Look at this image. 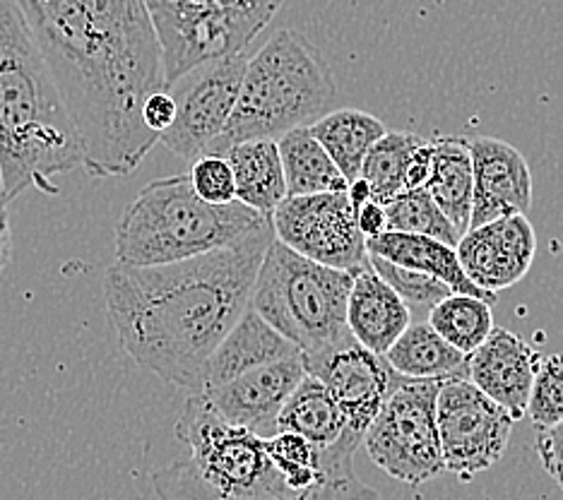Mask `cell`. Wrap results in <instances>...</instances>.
Wrapping results in <instances>:
<instances>
[{"instance_id":"obj_1","label":"cell","mask_w":563,"mask_h":500,"mask_svg":"<svg viewBox=\"0 0 563 500\" xmlns=\"http://www.w3.org/2000/svg\"><path fill=\"white\" fill-rule=\"evenodd\" d=\"M78 127L82 166L128 176L159 143L143 123L147 97L169 89L145 0H18Z\"/></svg>"},{"instance_id":"obj_2","label":"cell","mask_w":563,"mask_h":500,"mask_svg":"<svg viewBox=\"0 0 563 500\" xmlns=\"http://www.w3.org/2000/svg\"><path fill=\"white\" fill-rule=\"evenodd\" d=\"M275 238L265 226L232 248L169 265L107 269L104 297L123 352L164 382L196 392L210 354L251 303Z\"/></svg>"},{"instance_id":"obj_3","label":"cell","mask_w":563,"mask_h":500,"mask_svg":"<svg viewBox=\"0 0 563 500\" xmlns=\"http://www.w3.org/2000/svg\"><path fill=\"white\" fill-rule=\"evenodd\" d=\"M82 166V145L18 0H0V176L5 200Z\"/></svg>"},{"instance_id":"obj_4","label":"cell","mask_w":563,"mask_h":500,"mask_svg":"<svg viewBox=\"0 0 563 500\" xmlns=\"http://www.w3.org/2000/svg\"><path fill=\"white\" fill-rule=\"evenodd\" d=\"M273 226L239 200L205 202L188 174L157 178L137 192L117 224V263L152 267L232 248Z\"/></svg>"},{"instance_id":"obj_5","label":"cell","mask_w":563,"mask_h":500,"mask_svg":"<svg viewBox=\"0 0 563 500\" xmlns=\"http://www.w3.org/2000/svg\"><path fill=\"white\" fill-rule=\"evenodd\" d=\"M335 80L309 38L279 30L246 63L236 107L208 154L224 157L243 140H279L294 127H309L335 104Z\"/></svg>"},{"instance_id":"obj_6","label":"cell","mask_w":563,"mask_h":500,"mask_svg":"<svg viewBox=\"0 0 563 500\" xmlns=\"http://www.w3.org/2000/svg\"><path fill=\"white\" fill-rule=\"evenodd\" d=\"M176 438L190 457L152 477L162 500H291L265 438L224 421L200 392L188 395Z\"/></svg>"},{"instance_id":"obj_7","label":"cell","mask_w":563,"mask_h":500,"mask_svg":"<svg viewBox=\"0 0 563 500\" xmlns=\"http://www.w3.org/2000/svg\"><path fill=\"white\" fill-rule=\"evenodd\" d=\"M352 281L354 275L318 265L273 238L249 305L301 356H311L352 337L347 327Z\"/></svg>"},{"instance_id":"obj_8","label":"cell","mask_w":563,"mask_h":500,"mask_svg":"<svg viewBox=\"0 0 563 500\" xmlns=\"http://www.w3.org/2000/svg\"><path fill=\"white\" fill-rule=\"evenodd\" d=\"M162 46L166 85L205 63L246 51L282 0H145Z\"/></svg>"},{"instance_id":"obj_9","label":"cell","mask_w":563,"mask_h":500,"mask_svg":"<svg viewBox=\"0 0 563 500\" xmlns=\"http://www.w3.org/2000/svg\"><path fill=\"white\" fill-rule=\"evenodd\" d=\"M443 382L405 378L368 426L366 453L388 477L419 486L445 471L437 426V397Z\"/></svg>"},{"instance_id":"obj_10","label":"cell","mask_w":563,"mask_h":500,"mask_svg":"<svg viewBox=\"0 0 563 500\" xmlns=\"http://www.w3.org/2000/svg\"><path fill=\"white\" fill-rule=\"evenodd\" d=\"M249 58V51H239L205 63L169 85L176 119L159 135L166 149L190 164L208 154L232 119Z\"/></svg>"},{"instance_id":"obj_11","label":"cell","mask_w":563,"mask_h":500,"mask_svg":"<svg viewBox=\"0 0 563 500\" xmlns=\"http://www.w3.org/2000/svg\"><path fill=\"white\" fill-rule=\"evenodd\" d=\"M516 419L470 380H445L437 397L443 469L470 481L504 457Z\"/></svg>"},{"instance_id":"obj_12","label":"cell","mask_w":563,"mask_h":500,"mask_svg":"<svg viewBox=\"0 0 563 500\" xmlns=\"http://www.w3.org/2000/svg\"><path fill=\"white\" fill-rule=\"evenodd\" d=\"M273 229L277 241L318 265L350 275L368 265L366 238L347 190L285 198L273 212Z\"/></svg>"},{"instance_id":"obj_13","label":"cell","mask_w":563,"mask_h":500,"mask_svg":"<svg viewBox=\"0 0 563 500\" xmlns=\"http://www.w3.org/2000/svg\"><path fill=\"white\" fill-rule=\"evenodd\" d=\"M306 376H313L340 407L347 429L366 435L390 392L405 380L383 356L368 352L354 337L342 340L325 352L301 356Z\"/></svg>"},{"instance_id":"obj_14","label":"cell","mask_w":563,"mask_h":500,"mask_svg":"<svg viewBox=\"0 0 563 500\" xmlns=\"http://www.w3.org/2000/svg\"><path fill=\"white\" fill-rule=\"evenodd\" d=\"M455 253L472 285L498 293L528 277L537 253V234L528 214H510L470 229L460 236Z\"/></svg>"},{"instance_id":"obj_15","label":"cell","mask_w":563,"mask_h":500,"mask_svg":"<svg viewBox=\"0 0 563 500\" xmlns=\"http://www.w3.org/2000/svg\"><path fill=\"white\" fill-rule=\"evenodd\" d=\"M306 370L301 354H294L282 362L253 368L220 388L200 392L210 407L224 421L246 429L261 438H271L277 433V419L289 395L297 390Z\"/></svg>"},{"instance_id":"obj_16","label":"cell","mask_w":563,"mask_h":500,"mask_svg":"<svg viewBox=\"0 0 563 500\" xmlns=\"http://www.w3.org/2000/svg\"><path fill=\"white\" fill-rule=\"evenodd\" d=\"M470 152L475 174L470 229L510 214H528L532 208V174L522 152L498 137L472 140Z\"/></svg>"},{"instance_id":"obj_17","label":"cell","mask_w":563,"mask_h":500,"mask_svg":"<svg viewBox=\"0 0 563 500\" xmlns=\"http://www.w3.org/2000/svg\"><path fill=\"white\" fill-rule=\"evenodd\" d=\"M540 362L542 356L516 332L494 327L482 346L470 354L467 380L518 421L528 412L532 380Z\"/></svg>"},{"instance_id":"obj_18","label":"cell","mask_w":563,"mask_h":500,"mask_svg":"<svg viewBox=\"0 0 563 500\" xmlns=\"http://www.w3.org/2000/svg\"><path fill=\"white\" fill-rule=\"evenodd\" d=\"M299 354L297 346L285 340L279 332L249 305L236 325L227 332L205 364L196 392H205L234 380L253 368L282 362Z\"/></svg>"},{"instance_id":"obj_19","label":"cell","mask_w":563,"mask_h":500,"mask_svg":"<svg viewBox=\"0 0 563 500\" xmlns=\"http://www.w3.org/2000/svg\"><path fill=\"white\" fill-rule=\"evenodd\" d=\"M347 327L356 342L378 356L386 354L409 327V303L371 263L354 273L347 301Z\"/></svg>"},{"instance_id":"obj_20","label":"cell","mask_w":563,"mask_h":500,"mask_svg":"<svg viewBox=\"0 0 563 500\" xmlns=\"http://www.w3.org/2000/svg\"><path fill=\"white\" fill-rule=\"evenodd\" d=\"M366 251L368 255H376V258L398 267L439 279L453 293H467V297H477L492 305L498 299V293L482 291L472 285L463 273L455 248L443 241L419 234H400V231H383L374 238H366Z\"/></svg>"},{"instance_id":"obj_21","label":"cell","mask_w":563,"mask_h":500,"mask_svg":"<svg viewBox=\"0 0 563 500\" xmlns=\"http://www.w3.org/2000/svg\"><path fill=\"white\" fill-rule=\"evenodd\" d=\"M224 159L232 166L236 200L273 220V212L287 198L277 140H243L224 152Z\"/></svg>"},{"instance_id":"obj_22","label":"cell","mask_w":563,"mask_h":500,"mask_svg":"<svg viewBox=\"0 0 563 500\" xmlns=\"http://www.w3.org/2000/svg\"><path fill=\"white\" fill-rule=\"evenodd\" d=\"M383 358L409 380H467L470 356L448 344L429 323L409 325Z\"/></svg>"},{"instance_id":"obj_23","label":"cell","mask_w":563,"mask_h":500,"mask_svg":"<svg viewBox=\"0 0 563 500\" xmlns=\"http://www.w3.org/2000/svg\"><path fill=\"white\" fill-rule=\"evenodd\" d=\"M424 190L439 204V210L455 226L457 234H467L475 174H472V152L465 137L433 140V164Z\"/></svg>"},{"instance_id":"obj_24","label":"cell","mask_w":563,"mask_h":500,"mask_svg":"<svg viewBox=\"0 0 563 500\" xmlns=\"http://www.w3.org/2000/svg\"><path fill=\"white\" fill-rule=\"evenodd\" d=\"M309 131L335 162L347 186L360 178L368 149L388 133L376 115L360 109H332L309 125Z\"/></svg>"},{"instance_id":"obj_25","label":"cell","mask_w":563,"mask_h":500,"mask_svg":"<svg viewBox=\"0 0 563 500\" xmlns=\"http://www.w3.org/2000/svg\"><path fill=\"white\" fill-rule=\"evenodd\" d=\"M282 171H285L287 198L318 196V192H342L347 181L328 157L309 127H294L277 140Z\"/></svg>"},{"instance_id":"obj_26","label":"cell","mask_w":563,"mask_h":500,"mask_svg":"<svg viewBox=\"0 0 563 500\" xmlns=\"http://www.w3.org/2000/svg\"><path fill=\"white\" fill-rule=\"evenodd\" d=\"M277 431L297 433L316 445L318 451H328L350 429L344 423L340 407L323 388V382H318L313 376H303L297 390L289 395V400L282 407Z\"/></svg>"},{"instance_id":"obj_27","label":"cell","mask_w":563,"mask_h":500,"mask_svg":"<svg viewBox=\"0 0 563 500\" xmlns=\"http://www.w3.org/2000/svg\"><path fill=\"white\" fill-rule=\"evenodd\" d=\"M429 325L457 352L470 356L492 335V303L467 297V293H448L445 299L431 305Z\"/></svg>"},{"instance_id":"obj_28","label":"cell","mask_w":563,"mask_h":500,"mask_svg":"<svg viewBox=\"0 0 563 500\" xmlns=\"http://www.w3.org/2000/svg\"><path fill=\"white\" fill-rule=\"evenodd\" d=\"M424 143L417 133H386L378 143L368 149L362 164L360 178L371 186V196L376 202L386 204L402 190L407 164L412 159L415 149Z\"/></svg>"},{"instance_id":"obj_29","label":"cell","mask_w":563,"mask_h":500,"mask_svg":"<svg viewBox=\"0 0 563 500\" xmlns=\"http://www.w3.org/2000/svg\"><path fill=\"white\" fill-rule=\"evenodd\" d=\"M383 210H386V231L419 234L443 241L453 248L457 246L460 234L424 188L400 190L398 196L383 204Z\"/></svg>"},{"instance_id":"obj_30","label":"cell","mask_w":563,"mask_h":500,"mask_svg":"<svg viewBox=\"0 0 563 500\" xmlns=\"http://www.w3.org/2000/svg\"><path fill=\"white\" fill-rule=\"evenodd\" d=\"M525 414L532 419L537 431L563 421V354L547 356L537 366Z\"/></svg>"},{"instance_id":"obj_31","label":"cell","mask_w":563,"mask_h":500,"mask_svg":"<svg viewBox=\"0 0 563 500\" xmlns=\"http://www.w3.org/2000/svg\"><path fill=\"white\" fill-rule=\"evenodd\" d=\"M368 263L371 267L376 269V273L388 281V285L400 293V297L407 301V303H415V305H433L439 303L441 299H445L448 293H453L451 289H448L443 281L433 279L429 275H421V273H415V269H405V267H398L393 265L388 260L383 258H376V255H368Z\"/></svg>"},{"instance_id":"obj_32","label":"cell","mask_w":563,"mask_h":500,"mask_svg":"<svg viewBox=\"0 0 563 500\" xmlns=\"http://www.w3.org/2000/svg\"><path fill=\"white\" fill-rule=\"evenodd\" d=\"M190 184H194L198 196L210 204H229L236 200V186L232 166L224 157L217 154H205V157L190 164Z\"/></svg>"},{"instance_id":"obj_33","label":"cell","mask_w":563,"mask_h":500,"mask_svg":"<svg viewBox=\"0 0 563 500\" xmlns=\"http://www.w3.org/2000/svg\"><path fill=\"white\" fill-rule=\"evenodd\" d=\"M534 447H537V455H540L544 471L559 484V489L563 491V421L554 423V426L549 429L537 431Z\"/></svg>"},{"instance_id":"obj_34","label":"cell","mask_w":563,"mask_h":500,"mask_svg":"<svg viewBox=\"0 0 563 500\" xmlns=\"http://www.w3.org/2000/svg\"><path fill=\"white\" fill-rule=\"evenodd\" d=\"M174 119H176V101L169 89H162V92L147 97L143 107V123L152 135L159 137L166 127L174 123Z\"/></svg>"},{"instance_id":"obj_35","label":"cell","mask_w":563,"mask_h":500,"mask_svg":"<svg viewBox=\"0 0 563 500\" xmlns=\"http://www.w3.org/2000/svg\"><path fill=\"white\" fill-rule=\"evenodd\" d=\"M431 164H433V143L424 140V143H421L415 149L412 159H409V164H407L402 190H421V188H427L429 176H431Z\"/></svg>"},{"instance_id":"obj_36","label":"cell","mask_w":563,"mask_h":500,"mask_svg":"<svg viewBox=\"0 0 563 500\" xmlns=\"http://www.w3.org/2000/svg\"><path fill=\"white\" fill-rule=\"evenodd\" d=\"M354 214H356V226H360L364 238H374L386 231V210H383L380 202L371 200Z\"/></svg>"},{"instance_id":"obj_37","label":"cell","mask_w":563,"mask_h":500,"mask_svg":"<svg viewBox=\"0 0 563 500\" xmlns=\"http://www.w3.org/2000/svg\"><path fill=\"white\" fill-rule=\"evenodd\" d=\"M12 258V226L8 204H0V275Z\"/></svg>"},{"instance_id":"obj_38","label":"cell","mask_w":563,"mask_h":500,"mask_svg":"<svg viewBox=\"0 0 563 500\" xmlns=\"http://www.w3.org/2000/svg\"><path fill=\"white\" fill-rule=\"evenodd\" d=\"M347 198H350V204H352L354 212L364 208L366 202L374 200V196H371V186L364 181V178H356V181H352L347 186Z\"/></svg>"},{"instance_id":"obj_39","label":"cell","mask_w":563,"mask_h":500,"mask_svg":"<svg viewBox=\"0 0 563 500\" xmlns=\"http://www.w3.org/2000/svg\"><path fill=\"white\" fill-rule=\"evenodd\" d=\"M0 204H8V200H5V190H3V176H0Z\"/></svg>"}]
</instances>
